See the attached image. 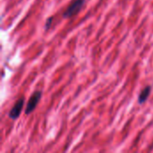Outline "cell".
<instances>
[{
    "mask_svg": "<svg viewBox=\"0 0 153 153\" xmlns=\"http://www.w3.org/2000/svg\"><path fill=\"white\" fill-rule=\"evenodd\" d=\"M84 3H85V0H74V1H73L70 4V5L67 7V9L65 11V13H63V17L64 18H69V17L75 15L82 9Z\"/></svg>",
    "mask_w": 153,
    "mask_h": 153,
    "instance_id": "obj_1",
    "label": "cell"
},
{
    "mask_svg": "<svg viewBox=\"0 0 153 153\" xmlns=\"http://www.w3.org/2000/svg\"><path fill=\"white\" fill-rule=\"evenodd\" d=\"M24 102H25V100L23 97L20 98L13 105V107L11 108L10 112L8 113V117L13 119V120H15L17 119L20 115H21V112H22V109L24 106Z\"/></svg>",
    "mask_w": 153,
    "mask_h": 153,
    "instance_id": "obj_3",
    "label": "cell"
},
{
    "mask_svg": "<svg viewBox=\"0 0 153 153\" xmlns=\"http://www.w3.org/2000/svg\"><path fill=\"white\" fill-rule=\"evenodd\" d=\"M52 21H53V17H48L46 21V23H45V30H48L50 26H51V23H52Z\"/></svg>",
    "mask_w": 153,
    "mask_h": 153,
    "instance_id": "obj_5",
    "label": "cell"
},
{
    "mask_svg": "<svg viewBox=\"0 0 153 153\" xmlns=\"http://www.w3.org/2000/svg\"><path fill=\"white\" fill-rule=\"evenodd\" d=\"M41 96H42L41 91H36L35 92L32 93V95L30 96V98L27 103L26 108H25V114L26 115L30 114L35 109V108L37 107L38 103L39 102V100L41 99Z\"/></svg>",
    "mask_w": 153,
    "mask_h": 153,
    "instance_id": "obj_2",
    "label": "cell"
},
{
    "mask_svg": "<svg viewBox=\"0 0 153 153\" xmlns=\"http://www.w3.org/2000/svg\"><path fill=\"white\" fill-rule=\"evenodd\" d=\"M151 91H152V87H151V86H146V87L141 91V93L139 94V97H138V103H139V104H143V103L148 100Z\"/></svg>",
    "mask_w": 153,
    "mask_h": 153,
    "instance_id": "obj_4",
    "label": "cell"
}]
</instances>
